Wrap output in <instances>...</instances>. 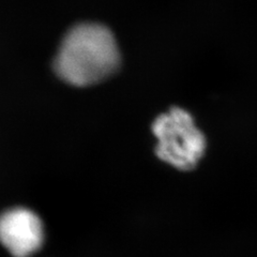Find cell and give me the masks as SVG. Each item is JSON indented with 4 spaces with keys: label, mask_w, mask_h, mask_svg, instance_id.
I'll return each mask as SVG.
<instances>
[{
    "label": "cell",
    "mask_w": 257,
    "mask_h": 257,
    "mask_svg": "<svg viewBox=\"0 0 257 257\" xmlns=\"http://www.w3.org/2000/svg\"><path fill=\"white\" fill-rule=\"evenodd\" d=\"M119 64V48L111 31L100 24L84 23L62 40L54 69L66 83L87 87L114 74Z\"/></svg>",
    "instance_id": "obj_1"
},
{
    "label": "cell",
    "mask_w": 257,
    "mask_h": 257,
    "mask_svg": "<svg viewBox=\"0 0 257 257\" xmlns=\"http://www.w3.org/2000/svg\"><path fill=\"white\" fill-rule=\"evenodd\" d=\"M0 242L14 257H31L44 242V227L37 213L13 208L0 215Z\"/></svg>",
    "instance_id": "obj_3"
},
{
    "label": "cell",
    "mask_w": 257,
    "mask_h": 257,
    "mask_svg": "<svg viewBox=\"0 0 257 257\" xmlns=\"http://www.w3.org/2000/svg\"><path fill=\"white\" fill-rule=\"evenodd\" d=\"M151 128L158 139L157 157L177 170H194L205 155V135L195 125L190 112L183 108L172 107L161 114Z\"/></svg>",
    "instance_id": "obj_2"
}]
</instances>
